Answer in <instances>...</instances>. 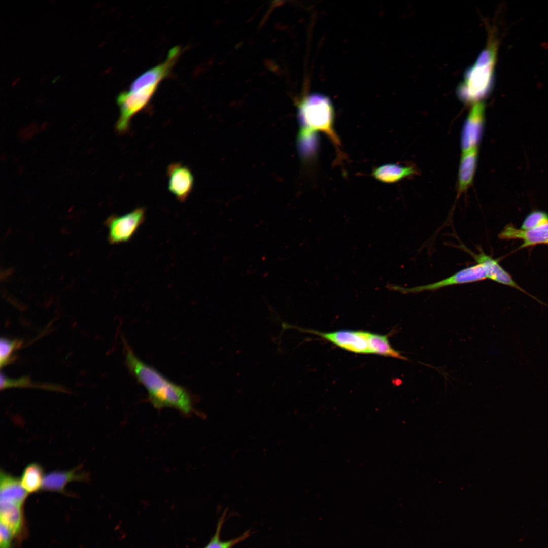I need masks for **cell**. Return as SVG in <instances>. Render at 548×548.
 I'll list each match as a JSON object with an SVG mask.
<instances>
[{
  "label": "cell",
  "mask_w": 548,
  "mask_h": 548,
  "mask_svg": "<svg viewBox=\"0 0 548 548\" xmlns=\"http://www.w3.org/2000/svg\"><path fill=\"white\" fill-rule=\"evenodd\" d=\"M485 105L483 102L474 104L464 122L461 135L462 152L477 148L484 126Z\"/></svg>",
  "instance_id": "cell-7"
},
{
  "label": "cell",
  "mask_w": 548,
  "mask_h": 548,
  "mask_svg": "<svg viewBox=\"0 0 548 548\" xmlns=\"http://www.w3.org/2000/svg\"><path fill=\"white\" fill-rule=\"evenodd\" d=\"M167 176L168 190L179 201H185L194 185V177L190 168L181 163H172L167 167Z\"/></svg>",
  "instance_id": "cell-9"
},
{
  "label": "cell",
  "mask_w": 548,
  "mask_h": 548,
  "mask_svg": "<svg viewBox=\"0 0 548 548\" xmlns=\"http://www.w3.org/2000/svg\"><path fill=\"white\" fill-rule=\"evenodd\" d=\"M416 173V170L412 166H403L396 164L388 163L375 168L372 175L380 182L393 183Z\"/></svg>",
  "instance_id": "cell-15"
},
{
  "label": "cell",
  "mask_w": 548,
  "mask_h": 548,
  "mask_svg": "<svg viewBox=\"0 0 548 548\" xmlns=\"http://www.w3.org/2000/svg\"><path fill=\"white\" fill-rule=\"evenodd\" d=\"M44 476L41 465L32 463L24 468L20 480L25 490L28 493H31L42 489Z\"/></svg>",
  "instance_id": "cell-17"
},
{
  "label": "cell",
  "mask_w": 548,
  "mask_h": 548,
  "mask_svg": "<svg viewBox=\"0 0 548 548\" xmlns=\"http://www.w3.org/2000/svg\"><path fill=\"white\" fill-rule=\"evenodd\" d=\"M124 347L126 365L130 373L146 389L151 404L158 409L169 407L184 414L191 413L193 410V400L190 392L141 360L126 342Z\"/></svg>",
  "instance_id": "cell-1"
},
{
  "label": "cell",
  "mask_w": 548,
  "mask_h": 548,
  "mask_svg": "<svg viewBox=\"0 0 548 548\" xmlns=\"http://www.w3.org/2000/svg\"><path fill=\"white\" fill-rule=\"evenodd\" d=\"M1 389L14 387H36L47 390L65 391V389L59 386L54 384L39 383L32 382L28 376H23L17 379H11L7 377L2 373L1 374Z\"/></svg>",
  "instance_id": "cell-19"
},
{
  "label": "cell",
  "mask_w": 548,
  "mask_h": 548,
  "mask_svg": "<svg viewBox=\"0 0 548 548\" xmlns=\"http://www.w3.org/2000/svg\"><path fill=\"white\" fill-rule=\"evenodd\" d=\"M22 505L12 502H1V523L7 527L13 535L19 532L21 527Z\"/></svg>",
  "instance_id": "cell-16"
},
{
  "label": "cell",
  "mask_w": 548,
  "mask_h": 548,
  "mask_svg": "<svg viewBox=\"0 0 548 548\" xmlns=\"http://www.w3.org/2000/svg\"><path fill=\"white\" fill-rule=\"evenodd\" d=\"M548 223V214L543 211H535L530 213L524 220L521 229L529 230Z\"/></svg>",
  "instance_id": "cell-22"
},
{
  "label": "cell",
  "mask_w": 548,
  "mask_h": 548,
  "mask_svg": "<svg viewBox=\"0 0 548 548\" xmlns=\"http://www.w3.org/2000/svg\"><path fill=\"white\" fill-rule=\"evenodd\" d=\"M223 520L224 518L220 520L215 534L205 548H232L250 535L249 532H247L236 538L228 541H222L220 538V534Z\"/></svg>",
  "instance_id": "cell-21"
},
{
  "label": "cell",
  "mask_w": 548,
  "mask_h": 548,
  "mask_svg": "<svg viewBox=\"0 0 548 548\" xmlns=\"http://www.w3.org/2000/svg\"><path fill=\"white\" fill-rule=\"evenodd\" d=\"M486 279L487 275L483 266L477 264L433 283L407 288L395 286L394 288L403 293H416L424 291H435L444 287L478 282Z\"/></svg>",
  "instance_id": "cell-6"
},
{
  "label": "cell",
  "mask_w": 548,
  "mask_h": 548,
  "mask_svg": "<svg viewBox=\"0 0 548 548\" xmlns=\"http://www.w3.org/2000/svg\"><path fill=\"white\" fill-rule=\"evenodd\" d=\"M81 467L68 471H53L44 476L42 489L47 491L63 492L67 484L73 481H85L88 475L80 471Z\"/></svg>",
  "instance_id": "cell-12"
},
{
  "label": "cell",
  "mask_w": 548,
  "mask_h": 548,
  "mask_svg": "<svg viewBox=\"0 0 548 548\" xmlns=\"http://www.w3.org/2000/svg\"><path fill=\"white\" fill-rule=\"evenodd\" d=\"M0 548H10L13 534L5 525L1 523Z\"/></svg>",
  "instance_id": "cell-23"
},
{
  "label": "cell",
  "mask_w": 548,
  "mask_h": 548,
  "mask_svg": "<svg viewBox=\"0 0 548 548\" xmlns=\"http://www.w3.org/2000/svg\"><path fill=\"white\" fill-rule=\"evenodd\" d=\"M23 344L22 340L15 339L10 340L2 338L0 341V366H5L12 362L15 359L12 354L16 350L21 348Z\"/></svg>",
  "instance_id": "cell-20"
},
{
  "label": "cell",
  "mask_w": 548,
  "mask_h": 548,
  "mask_svg": "<svg viewBox=\"0 0 548 548\" xmlns=\"http://www.w3.org/2000/svg\"><path fill=\"white\" fill-rule=\"evenodd\" d=\"M145 218V209L136 208L122 216L112 215L106 221L109 229L108 240L111 244L129 241Z\"/></svg>",
  "instance_id": "cell-5"
},
{
  "label": "cell",
  "mask_w": 548,
  "mask_h": 548,
  "mask_svg": "<svg viewBox=\"0 0 548 548\" xmlns=\"http://www.w3.org/2000/svg\"><path fill=\"white\" fill-rule=\"evenodd\" d=\"M499 237L503 239H522L523 243L520 248L537 244H548V223L529 230L516 228L509 224L499 233Z\"/></svg>",
  "instance_id": "cell-11"
},
{
  "label": "cell",
  "mask_w": 548,
  "mask_h": 548,
  "mask_svg": "<svg viewBox=\"0 0 548 548\" xmlns=\"http://www.w3.org/2000/svg\"><path fill=\"white\" fill-rule=\"evenodd\" d=\"M368 341L370 354H376L406 360L407 359L394 349L386 335L368 332Z\"/></svg>",
  "instance_id": "cell-18"
},
{
  "label": "cell",
  "mask_w": 548,
  "mask_h": 548,
  "mask_svg": "<svg viewBox=\"0 0 548 548\" xmlns=\"http://www.w3.org/2000/svg\"><path fill=\"white\" fill-rule=\"evenodd\" d=\"M28 493L17 477L1 470L0 474L1 502H12L22 505Z\"/></svg>",
  "instance_id": "cell-13"
},
{
  "label": "cell",
  "mask_w": 548,
  "mask_h": 548,
  "mask_svg": "<svg viewBox=\"0 0 548 548\" xmlns=\"http://www.w3.org/2000/svg\"><path fill=\"white\" fill-rule=\"evenodd\" d=\"M478 157V148L462 152L458 171V195L470 186L475 175Z\"/></svg>",
  "instance_id": "cell-14"
},
{
  "label": "cell",
  "mask_w": 548,
  "mask_h": 548,
  "mask_svg": "<svg viewBox=\"0 0 548 548\" xmlns=\"http://www.w3.org/2000/svg\"><path fill=\"white\" fill-rule=\"evenodd\" d=\"M298 115L302 126V135L315 131L326 134L339 149V139L333 129L334 109L329 98L321 93H311L298 105Z\"/></svg>",
  "instance_id": "cell-2"
},
{
  "label": "cell",
  "mask_w": 548,
  "mask_h": 548,
  "mask_svg": "<svg viewBox=\"0 0 548 548\" xmlns=\"http://www.w3.org/2000/svg\"><path fill=\"white\" fill-rule=\"evenodd\" d=\"M159 84H152L135 88L120 93L117 102L120 109V115L116 124L119 134L127 132L130 128L132 117L149 104L156 92Z\"/></svg>",
  "instance_id": "cell-4"
},
{
  "label": "cell",
  "mask_w": 548,
  "mask_h": 548,
  "mask_svg": "<svg viewBox=\"0 0 548 548\" xmlns=\"http://www.w3.org/2000/svg\"><path fill=\"white\" fill-rule=\"evenodd\" d=\"M310 331L344 350L355 353L370 354L367 338L368 332L346 330L332 332Z\"/></svg>",
  "instance_id": "cell-8"
},
{
  "label": "cell",
  "mask_w": 548,
  "mask_h": 548,
  "mask_svg": "<svg viewBox=\"0 0 548 548\" xmlns=\"http://www.w3.org/2000/svg\"><path fill=\"white\" fill-rule=\"evenodd\" d=\"M469 70L459 87V95L467 102H478L487 94L491 85L495 61L496 45L491 42Z\"/></svg>",
  "instance_id": "cell-3"
},
{
  "label": "cell",
  "mask_w": 548,
  "mask_h": 548,
  "mask_svg": "<svg viewBox=\"0 0 548 548\" xmlns=\"http://www.w3.org/2000/svg\"><path fill=\"white\" fill-rule=\"evenodd\" d=\"M458 247L469 254L477 264L483 266L487 278L524 292L513 281L511 276L500 265L498 261L486 254L481 247L477 248L480 252L479 254L474 253L462 244L459 245Z\"/></svg>",
  "instance_id": "cell-10"
}]
</instances>
